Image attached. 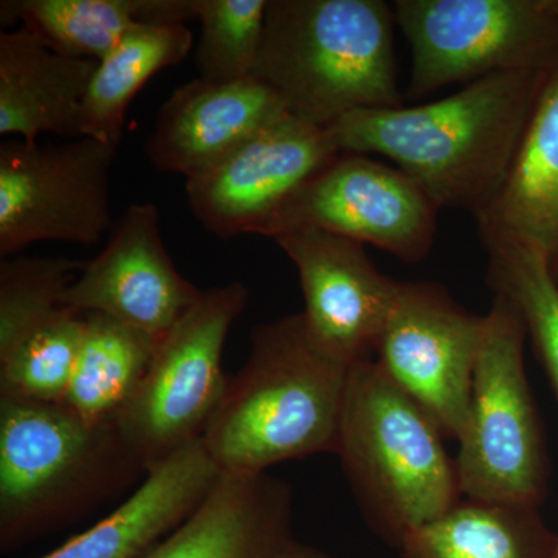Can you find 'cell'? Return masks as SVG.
<instances>
[{
    "label": "cell",
    "instance_id": "cell-1",
    "mask_svg": "<svg viewBox=\"0 0 558 558\" xmlns=\"http://www.w3.org/2000/svg\"><path fill=\"white\" fill-rule=\"evenodd\" d=\"M548 69L497 73L424 105L357 110L328 130L340 153L385 157L440 209L476 218L512 167Z\"/></svg>",
    "mask_w": 558,
    "mask_h": 558
},
{
    "label": "cell",
    "instance_id": "cell-2",
    "mask_svg": "<svg viewBox=\"0 0 558 558\" xmlns=\"http://www.w3.org/2000/svg\"><path fill=\"white\" fill-rule=\"evenodd\" d=\"M351 366L311 339L303 314L253 328L248 357L229 377L202 442L223 475L337 454Z\"/></svg>",
    "mask_w": 558,
    "mask_h": 558
},
{
    "label": "cell",
    "instance_id": "cell-3",
    "mask_svg": "<svg viewBox=\"0 0 558 558\" xmlns=\"http://www.w3.org/2000/svg\"><path fill=\"white\" fill-rule=\"evenodd\" d=\"M396 17L384 0H269L253 76L290 116L328 128L403 105Z\"/></svg>",
    "mask_w": 558,
    "mask_h": 558
},
{
    "label": "cell",
    "instance_id": "cell-4",
    "mask_svg": "<svg viewBox=\"0 0 558 558\" xmlns=\"http://www.w3.org/2000/svg\"><path fill=\"white\" fill-rule=\"evenodd\" d=\"M146 472L117 422L90 424L61 402L0 398V549L83 519Z\"/></svg>",
    "mask_w": 558,
    "mask_h": 558
},
{
    "label": "cell",
    "instance_id": "cell-5",
    "mask_svg": "<svg viewBox=\"0 0 558 558\" xmlns=\"http://www.w3.org/2000/svg\"><path fill=\"white\" fill-rule=\"evenodd\" d=\"M444 438L376 360L351 366L337 457L366 523L395 548L462 499Z\"/></svg>",
    "mask_w": 558,
    "mask_h": 558
},
{
    "label": "cell",
    "instance_id": "cell-6",
    "mask_svg": "<svg viewBox=\"0 0 558 558\" xmlns=\"http://www.w3.org/2000/svg\"><path fill=\"white\" fill-rule=\"evenodd\" d=\"M526 339L519 310L494 295L457 439L462 498L542 508L548 495L549 458L524 365Z\"/></svg>",
    "mask_w": 558,
    "mask_h": 558
},
{
    "label": "cell",
    "instance_id": "cell-7",
    "mask_svg": "<svg viewBox=\"0 0 558 558\" xmlns=\"http://www.w3.org/2000/svg\"><path fill=\"white\" fill-rule=\"evenodd\" d=\"M247 301L242 282L202 290L157 344L137 391L116 418L146 473L204 436L229 384L223 347Z\"/></svg>",
    "mask_w": 558,
    "mask_h": 558
},
{
    "label": "cell",
    "instance_id": "cell-8",
    "mask_svg": "<svg viewBox=\"0 0 558 558\" xmlns=\"http://www.w3.org/2000/svg\"><path fill=\"white\" fill-rule=\"evenodd\" d=\"M411 50L405 100L558 58V0H395Z\"/></svg>",
    "mask_w": 558,
    "mask_h": 558
},
{
    "label": "cell",
    "instance_id": "cell-9",
    "mask_svg": "<svg viewBox=\"0 0 558 558\" xmlns=\"http://www.w3.org/2000/svg\"><path fill=\"white\" fill-rule=\"evenodd\" d=\"M119 146L90 137L0 146V258L40 241L95 245L112 229L110 171Z\"/></svg>",
    "mask_w": 558,
    "mask_h": 558
},
{
    "label": "cell",
    "instance_id": "cell-10",
    "mask_svg": "<svg viewBox=\"0 0 558 558\" xmlns=\"http://www.w3.org/2000/svg\"><path fill=\"white\" fill-rule=\"evenodd\" d=\"M439 211L427 191L395 165L339 153L290 197L266 236L323 230L416 264L432 253Z\"/></svg>",
    "mask_w": 558,
    "mask_h": 558
},
{
    "label": "cell",
    "instance_id": "cell-11",
    "mask_svg": "<svg viewBox=\"0 0 558 558\" xmlns=\"http://www.w3.org/2000/svg\"><path fill=\"white\" fill-rule=\"evenodd\" d=\"M483 336L484 315L462 307L438 282L399 281L374 360L446 438L458 439Z\"/></svg>",
    "mask_w": 558,
    "mask_h": 558
},
{
    "label": "cell",
    "instance_id": "cell-12",
    "mask_svg": "<svg viewBox=\"0 0 558 558\" xmlns=\"http://www.w3.org/2000/svg\"><path fill=\"white\" fill-rule=\"evenodd\" d=\"M328 128L286 116L186 179L191 211L215 236H266L281 208L339 154Z\"/></svg>",
    "mask_w": 558,
    "mask_h": 558
},
{
    "label": "cell",
    "instance_id": "cell-13",
    "mask_svg": "<svg viewBox=\"0 0 558 558\" xmlns=\"http://www.w3.org/2000/svg\"><path fill=\"white\" fill-rule=\"evenodd\" d=\"M299 270L311 339L352 366L376 357L399 281L377 269L365 245L339 234L301 229L274 240Z\"/></svg>",
    "mask_w": 558,
    "mask_h": 558
},
{
    "label": "cell",
    "instance_id": "cell-14",
    "mask_svg": "<svg viewBox=\"0 0 558 558\" xmlns=\"http://www.w3.org/2000/svg\"><path fill=\"white\" fill-rule=\"evenodd\" d=\"M201 295L165 248L159 208L142 202L126 208L108 245L84 264L62 301L78 314L106 315L159 344Z\"/></svg>",
    "mask_w": 558,
    "mask_h": 558
},
{
    "label": "cell",
    "instance_id": "cell-15",
    "mask_svg": "<svg viewBox=\"0 0 558 558\" xmlns=\"http://www.w3.org/2000/svg\"><path fill=\"white\" fill-rule=\"evenodd\" d=\"M286 116L277 92L256 76L233 83L197 78L161 106L145 153L157 170L190 179Z\"/></svg>",
    "mask_w": 558,
    "mask_h": 558
},
{
    "label": "cell",
    "instance_id": "cell-16",
    "mask_svg": "<svg viewBox=\"0 0 558 558\" xmlns=\"http://www.w3.org/2000/svg\"><path fill=\"white\" fill-rule=\"evenodd\" d=\"M222 476L196 440L150 469L106 519L39 558H140L185 523Z\"/></svg>",
    "mask_w": 558,
    "mask_h": 558
},
{
    "label": "cell",
    "instance_id": "cell-17",
    "mask_svg": "<svg viewBox=\"0 0 558 558\" xmlns=\"http://www.w3.org/2000/svg\"><path fill=\"white\" fill-rule=\"evenodd\" d=\"M292 519L284 481L223 475L185 523L140 558H269L293 537Z\"/></svg>",
    "mask_w": 558,
    "mask_h": 558
},
{
    "label": "cell",
    "instance_id": "cell-18",
    "mask_svg": "<svg viewBox=\"0 0 558 558\" xmlns=\"http://www.w3.org/2000/svg\"><path fill=\"white\" fill-rule=\"evenodd\" d=\"M484 245L515 242L558 256V58L546 70L512 167L475 218Z\"/></svg>",
    "mask_w": 558,
    "mask_h": 558
},
{
    "label": "cell",
    "instance_id": "cell-19",
    "mask_svg": "<svg viewBox=\"0 0 558 558\" xmlns=\"http://www.w3.org/2000/svg\"><path fill=\"white\" fill-rule=\"evenodd\" d=\"M97 61L68 57L20 28L0 33V134L35 145L40 134L81 138Z\"/></svg>",
    "mask_w": 558,
    "mask_h": 558
},
{
    "label": "cell",
    "instance_id": "cell-20",
    "mask_svg": "<svg viewBox=\"0 0 558 558\" xmlns=\"http://www.w3.org/2000/svg\"><path fill=\"white\" fill-rule=\"evenodd\" d=\"M0 20L22 21L51 49L98 62L138 25L196 16L191 0H9L0 3Z\"/></svg>",
    "mask_w": 558,
    "mask_h": 558
},
{
    "label": "cell",
    "instance_id": "cell-21",
    "mask_svg": "<svg viewBox=\"0 0 558 558\" xmlns=\"http://www.w3.org/2000/svg\"><path fill=\"white\" fill-rule=\"evenodd\" d=\"M402 558H557L539 508L462 498L403 542Z\"/></svg>",
    "mask_w": 558,
    "mask_h": 558
},
{
    "label": "cell",
    "instance_id": "cell-22",
    "mask_svg": "<svg viewBox=\"0 0 558 558\" xmlns=\"http://www.w3.org/2000/svg\"><path fill=\"white\" fill-rule=\"evenodd\" d=\"M193 49L186 24H142L98 61L81 113V135L119 146L128 108L156 73L178 65Z\"/></svg>",
    "mask_w": 558,
    "mask_h": 558
},
{
    "label": "cell",
    "instance_id": "cell-23",
    "mask_svg": "<svg viewBox=\"0 0 558 558\" xmlns=\"http://www.w3.org/2000/svg\"><path fill=\"white\" fill-rule=\"evenodd\" d=\"M157 343L101 314L84 315V336L64 403L90 424L120 416L145 377Z\"/></svg>",
    "mask_w": 558,
    "mask_h": 558
},
{
    "label": "cell",
    "instance_id": "cell-24",
    "mask_svg": "<svg viewBox=\"0 0 558 558\" xmlns=\"http://www.w3.org/2000/svg\"><path fill=\"white\" fill-rule=\"evenodd\" d=\"M484 247L488 286L519 310L558 402V286L550 260L539 250L513 242Z\"/></svg>",
    "mask_w": 558,
    "mask_h": 558
},
{
    "label": "cell",
    "instance_id": "cell-25",
    "mask_svg": "<svg viewBox=\"0 0 558 558\" xmlns=\"http://www.w3.org/2000/svg\"><path fill=\"white\" fill-rule=\"evenodd\" d=\"M84 336V315L64 306L0 348V398L62 402Z\"/></svg>",
    "mask_w": 558,
    "mask_h": 558
},
{
    "label": "cell",
    "instance_id": "cell-26",
    "mask_svg": "<svg viewBox=\"0 0 558 558\" xmlns=\"http://www.w3.org/2000/svg\"><path fill=\"white\" fill-rule=\"evenodd\" d=\"M201 22L199 78L233 83L255 72L269 0H191Z\"/></svg>",
    "mask_w": 558,
    "mask_h": 558
},
{
    "label": "cell",
    "instance_id": "cell-27",
    "mask_svg": "<svg viewBox=\"0 0 558 558\" xmlns=\"http://www.w3.org/2000/svg\"><path fill=\"white\" fill-rule=\"evenodd\" d=\"M68 258H5L0 263V348L9 347L64 307L65 290L84 267Z\"/></svg>",
    "mask_w": 558,
    "mask_h": 558
},
{
    "label": "cell",
    "instance_id": "cell-28",
    "mask_svg": "<svg viewBox=\"0 0 558 558\" xmlns=\"http://www.w3.org/2000/svg\"><path fill=\"white\" fill-rule=\"evenodd\" d=\"M269 558H337L325 553V550L315 548V546L301 543L299 539L289 538Z\"/></svg>",
    "mask_w": 558,
    "mask_h": 558
},
{
    "label": "cell",
    "instance_id": "cell-29",
    "mask_svg": "<svg viewBox=\"0 0 558 558\" xmlns=\"http://www.w3.org/2000/svg\"><path fill=\"white\" fill-rule=\"evenodd\" d=\"M550 271H553V277L558 286V256L556 259L550 260Z\"/></svg>",
    "mask_w": 558,
    "mask_h": 558
}]
</instances>
